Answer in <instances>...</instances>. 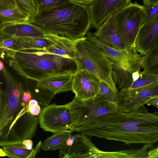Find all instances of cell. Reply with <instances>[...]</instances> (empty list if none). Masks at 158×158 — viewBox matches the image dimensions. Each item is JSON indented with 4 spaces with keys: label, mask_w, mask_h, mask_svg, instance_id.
Returning <instances> with one entry per match:
<instances>
[{
    "label": "cell",
    "mask_w": 158,
    "mask_h": 158,
    "mask_svg": "<svg viewBox=\"0 0 158 158\" xmlns=\"http://www.w3.org/2000/svg\"><path fill=\"white\" fill-rule=\"evenodd\" d=\"M100 81L87 70H77L73 75L72 91L81 100L94 99L100 93Z\"/></svg>",
    "instance_id": "obj_11"
},
{
    "label": "cell",
    "mask_w": 158,
    "mask_h": 158,
    "mask_svg": "<svg viewBox=\"0 0 158 158\" xmlns=\"http://www.w3.org/2000/svg\"><path fill=\"white\" fill-rule=\"evenodd\" d=\"M31 17L18 6L12 9L0 10V23H29Z\"/></svg>",
    "instance_id": "obj_23"
},
{
    "label": "cell",
    "mask_w": 158,
    "mask_h": 158,
    "mask_svg": "<svg viewBox=\"0 0 158 158\" xmlns=\"http://www.w3.org/2000/svg\"><path fill=\"white\" fill-rule=\"evenodd\" d=\"M77 40L59 36L54 44L44 50L55 54L74 60L75 44Z\"/></svg>",
    "instance_id": "obj_21"
},
{
    "label": "cell",
    "mask_w": 158,
    "mask_h": 158,
    "mask_svg": "<svg viewBox=\"0 0 158 158\" xmlns=\"http://www.w3.org/2000/svg\"><path fill=\"white\" fill-rule=\"evenodd\" d=\"M3 26L0 23V29Z\"/></svg>",
    "instance_id": "obj_46"
},
{
    "label": "cell",
    "mask_w": 158,
    "mask_h": 158,
    "mask_svg": "<svg viewBox=\"0 0 158 158\" xmlns=\"http://www.w3.org/2000/svg\"><path fill=\"white\" fill-rule=\"evenodd\" d=\"M158 97V85L140 91L123 102L126 112L132 111L144 105L151 99Z\"/></svg>",
    "instance_id": "obj_19"
},
{
    "label": "cell",
    "mask_w": 158,
    "mask_h": 158,
    "mask_svg": "<svg viewBox=\"0 0 158 158\" xmlns=\"http://www.w3.org/2000/svg\"><path fill=\"white\" fill-rule=\"evenodd\" d=\"M59 36L48 34L46 38L19 37L15 38L23 49H40L45 50L54 44Z\"/></svg>",
    "instance_id": "obj_22"
},
{
    "label": "cell",
    "mask_w": 158,
    "mask_h": 158,
    "mask_svg": "<svg viewBox=\"0 0 158 158\" xmlns=\"http://www.w3.org/2000/svg\"><path fill=\"white\" fill-rule=\"evenodd\" d=\"M144 5L149 6L152 5L158 4V0H143Z\"/></svg>",
    "instance_id": "obj_40"
},
{
    "label": "cell",
    "mask_w": 158,
    "mask_h": 158,
    "mask_svg": "<svg viewBox=\"0 0 158 158\" xmlns=\"http://www.w3.org/2000/svg\"><path fill=\"white\" fill-rule=\"evenodd\" d=\"M23 49L15 38H6L0 49V58H10L17 51Z\"/></svg>",
    "instance_id": "obj_28"
},
{
    "label": "cell",
    "mask_w": 158,
    "mask_h": 158,
    "mask_svg": "<svg viewBox=\"0 0 158 158\" xmlns=\"http://www.w3.org/2000/svg\"><path fill=\"white\" fill-rule=\"evenodd\" d=\"M144 6L147 15L145 23L150 22L158 17V4L149 6Z\"/></svg>",
    "instance_id": "obj_31"
},
{
    "label": "cell",
    "mask_w": 158,
    "mask_h": 158,
    "mask_svg": "<svg viewBox=\"0 0 158 158\" xmlns=\"http://www.w3.org/2000/svg\"><path fill=\"white\" fill-rule=\"evenodd\" d=\"M27 87V91L31 94L32 98L36 100L42 108L48 105L55 94L50 91L40 86L37 81Z\"/></svg>",
    "instance_id": "obj_24"
},
{
    "label": "cell",
    "mask_w": 158,
    "mask_h": 158,
    "mask_svg": "<svg viewBox=\"0 0 158 158\" xmlns=\"http://www.w3.org/2000/svg\"><path fill=\"white\" fill-rule=\"evenodd\" d=\"M40 127L44 131L56 133L74 131L75 127L69 108L65 104L48 105L41 110L39 114Z\"/></svg>",
    "instance_id": "obj_8"
},
{
    "label": "cell",
    "mask_w": 158,
    "mask_h": 158,
    "mask_svg": "<svg viewBox=\"0 0 158 158\" xmlns=\"http://www.w3.org/2000/svg\"><path fill=\"white\" fill-rule=\"evenodd\" d=\"M6 155L4 152L3 149L0 148V157L5 156Z\"/></svg>",
    "instance_id": "obj_44"
},
{
    "label": "cell",
    "mask_w": 158,
    "mask_h": 158,
    "mask_svg": "<svg viewBox=\"0 0 158 158\" xmlns=\"http://www.w3.org/2000/svg\"><path fill=\"white\" fill-rule=\"evenodd\" d=\"M74 131L126 144H153L158 141V112L150 113L144 105L131 112L115 111Z\"/></svg>",
    "instance_id": "obj_1"
},
{
    "label": "cell",
    "mask_w": 158,
    "mask_h": 158,
    "mask_svg": "<svg viewBox=\"0 0 158 158\" xmlns=\"http://www.w3.org/2000/svg\"><path fill=\"white\" fill-rule=\"evenodd\" d=\"M33 142L31 139L24 140L22 142V145L29 150L32 148Z\"/></svg>",
    "instance_id": "obj_38"
},
{
    "label": "cell",
    "mask_w": 158,
    "mask_h": 158,
    "mask_svg": "<svg viewBox=\"0 0 158 158\" xmlns=\"http://www.w3.org/2000/svg\"><path fill=\"white\" fill-rule=\"evenodd\" d=\"M4 66V64L1 61H0V71L3 69Z\"/></svg>",
    "instance_id": "obj_45"
},
{
    "label": "cell",
    "mask_w": 158,
    "mask_h": 158,
    "mask_svg": "<svg viewBox=\"0 0 158 158\" xmlns=\"http://www.w3.org/2000/svg\"><path fill=\"white\" fill-rule=\"evenodd\" d=\"M65 105L70 110L75 128L116 111L109 107L104 97L100 93L92 100H81L75 97L71 102Z\"/></svg>",
    "instance_id": "obj_7"
},
{
    "label": "cell",
    "mask_w": 158,
    "mask_h": 158,
    "mask_svg": "<svg viewBox=\"0 0 158 158\" xmlns=\"http://www.w3.org/2000/svg\"><path fill=\"white\" fill-rule=\"evenodd\" d=\"M113 15L117 33L127 51L137 54L135 48L136 38L145 23L147 17L144 6L136 1L130 2Z\"/></svg>",
    "instance_id": "obj_6"
},
{
    "label": "cell",
    "mask_w": 158,
    "mask_h": 158,
    "mask_svg": "<svg viewBox=\"0 0 158 158\" xmlns=\"http://www.w3.org/2000/svg\"><path fill=\"white\" fill-rule=\"evenodd\" d=\"M2 89L0 84V119L2 109Z\"/></svg>",
    "instance_id": "obj_42"
},
{
    "label": "cell",
    "mask_w": 158,
    "mask_h": 158,
    "mask_svg": "<svg viewBox=\"0 0 158 158\" xmlns=\"http://www.w3.org/2000/svg\"><path fill=\"white\" fill-rule=\"evenodd\" d=\"M33 149L29 150L19 144L3 146V150L6 156L13 158H31Z\"/></svg>",
    "instance_id": "obj_27"
},
{
    "label": "cell",
    "mask_w": 158,
    "mask_h": 158,
    "mask_svg": "<svg viewBox=\"0 0 158 158\" xmlns=\"http://www.w3.org/2000/svg\"><path fill=\"white\" fill-rule=\"evenodd\" d=\"M86 35V39L102 50L113 64L124 70L133 72L140 70L143 56L138 53H131L108 45L99 40L93 33L89 31Z\"/></svg>",
    "instance_id": "obj_9"
},
{
    "label": "cell",
    "mask_w": 158,
    "mask_h": 158,
    "mask_svg": "<svg viewBox=\"0 0 158 158\" xmlns=\"http://www.w3.org/2000/svg\"><path fill=\"white\" fill-rule=\"evenodd\" d=\"M28 110L33 115L37 116L39 115L41 108L38 102L34 99H31L28 104Z\"/></svg>",
    "instance_id": "obj_32"
},
{
    "label": "cell",
    "mask_w": 158,
    "mask_h": 158,
    "mask_svg": "<svg viewBox=\"0 0 158 158\" xmlns=\"http://www.w3.org/2000/svg\"><path fill=\"white\" fill-rule=\"evenodd\" d=\"M158 44V17L145 23L136 38L135 48L140 55H146L155 46Z\"/></svg>",
    "instance_id": "obj_14"
},
{
    "label": "cell",
    "mask_w": 158,
    "mask_h": 158,
    "mask_svg": "<svg viewBox=\"0 0 158 158\" xmlns=\"http://www.w3.org/2000/svg\"><path fill=\"white\" fill-rule=\"evenodd\" d=\"M70 2L84 6H87L93 2L95 0H68Z\"/></svg>",
    "instance_id": "obj_35"
},
{
    "label": "cell",
    "mask_w": 158,
    "mask_h": 158,
    "mask_svg": "<svg viewBox=\"0 0 158 158\" xmlns=\"http://www.w3.org/2000/svg\"><path fill=\"white\" fill-rule=\"evenodd\" d=\"M157 85H158V76L141 71L138 78L133 79L131 77V79L120 89L123 103L131 95Z\"/></svg>",
    "instance_id": "obj_16"
},
{
    "label": "cell",
    "mask_w": 158,
    "mask_h": 158,
    "mask_svg": "<svg viewBox=\"0 0 158 158\" xmlns=\"http://www.w3.org/2000/svg\"><path fill=\"white\" fill-rule=\"evenodd\" d=\"M22 99L23 102L26 104H28L32 99V96L28 91H25L23 94Z\"/></svg>",
    "instance_id": "obj_36"
},
{
    "label": "cell",
    "mask_w": 158,
    "mask_h": 158,
    "mask_svg": "<svg viewBox=\"0 0 158 158\" xmlns=\"http://www.w3.org/2000/svg\"><path fill=\"white\" fill-rule=\"evenodd\" d=\"M141 67L143 73L158 76V44L144 55Z\"/></svg>",
    "instance_id": "obj_26"
},
{
    "label": "cell",
    "mask_w": 158,
    "mask_h": 158,
    "mask_svg": "<svg viewBox=\"0 0 158 158\" xmlns=\"http://www.w3.org/2000/svg\"><path fill=\"white\" fill-rule=\"evenodd\" d=\"M73 75H56L37 81L40 86L55 95L57 93L72 90Z\"/></svg>",
    "instance_id": "obj_18"
},
{
    "label": "cell",
    "mask_w": 158,
    "mask_h": 158,
    "mask_svg": "<svg viewBox=\"0 0 158 158\" xmlns=\"http://www.w3.org/2000/svg\"><path fill=\"white\" fill-rule=\"evenodd\" d=\"M37 10L56 6L68 1V0H34Z\"/></svg>",
    "instance_id": "obj_30"
},
{
    "label": "cell",
    "mask_w": 158,
    "mask_h": 158,
    "mask_svg": "<svg viewBox=\"0 0 158 158\" xmlns=\"http://www.w3.org/2000/svg\"><path fill=\"white\" fill-rule=\"evenodd\" d=\"M75 48L78 70H87L112 89L118 90L112 76L113 63L102 50L85 36L76 41Z\"/></svg>",
    "instance_id": "obj_5"
},
{
    "label": "cell",
    "mask_w": 158,
    "mask_h": 158,
    "mask_svg": "<svg viewBox=\"0 0 158 158\" xmlns=\"http://www.w3.org/2000/svg\"><path fill=\"white\" fill-rule=\"evenodd\" d=\"M28 104L15 119L3 147L13 144H22L24 140L31 139L35 135L39 119L29 112Z\"/></svg>",
    "instance_id": "obj_10"
},
{
    "label": "cell",
    "mask_w": 158,
    "mask_h": 158,
    "mask_svg": "<svg viewBox=\"0 0 158 158\" xmlns=\"http://www.w3.org/2000/svg\"><path fill=\"white\" fill-rule=\"evenodd\" d=\"M97 148L87 136L82 133L77 134L71 145H65L60 150L59 157L94 158Z\"/></svg>",
    "instance_id": "obj_13"
},
{
    "label": "cell",
    "mask_w": 158,
    "mask_h": 158,
    "mask_svg": "<svg viewBox=\"0 0 158 158\" xmlns=\"http://www.w3.org/2000/svg\"><path fill=\"white\" fill-rule=\"evenodd\" d=\"M42 143L41 141L37 144L35 148L33 149V151L31 156V158H35L36 155L39 152Z\"/></svg>",
    "instance_id": "obj_37"
},
{
    "label": "cell",
    "mask_w": 158,
    "mask_h": 158,
    "mask_svg": "<svg viewBox=\"0 0 158 158\" xmlns=\"http://www.w3.org/2000/svg\"><path fill=\"white\" fill-rule=\"evenodd\" d=\"M77 135V134L72 136L70 137L67 140L66 145L70 146L71 145L75 139H76Z\"/></svg>",
    "instance_id": "obj_41"
},
{
    "label": "cell",
    "mask_w": 158,
    "mask_h": 158,
    "mask_svg": "<svg viewBox=\"0 0 158 158\" xmlns=\"http://www.w3.org/2000/svg\"><path fill=\"white\" fill-rule=\"evenodd\" d=\"M0 31L6 38L19 37L46 38V34L29 23H11L4 24Z\"/></svg>",
    "instance_id": "obj_15"
},
{
    "label": "cell",
    "mask_w": 158,
    "mask_h": 158,
    "mask_svg": "<svg viewBox=\"0 0 158 158\" xmlns=\"http://www.w3.org/2000/svg\"><path fill=\"white\" fill-rule=\"evenodd\" d=\"M145 104L147 106H153L158 108V97L153 98L147 102Z\"/></svg>",
    "instance_id": "obj_39"
},
{
    "label": "cell",
    "mask_w": 158,
    "mask_h": 158,
    "mask_svg": "<svg viewBox=\"0 0 158 158\" xmlns=\"http://www.w3.org/2000/svg\"><path fill=\"white\" fill-rule=\"evenodd\" d=\"M146 158H158V147H156L149 150Z\"/></svg>",
    "instance_id": "obj_34"
},
{
    "label": "cell",
    "mask_w": 158,
    "mask_h": 158,
    "mask_svg": "<svg viewBox=\"0 0 158 158\" xmlns=\"http://www.w3.org/2000/svg\"><path fill=\"white\" fill-rule=\"evenodd\" d=\"M17 6L15 0H0V10L12 9Z\"/></svg>",
    "instance_id": "obj_33"
},
{
    "label": "cell",
    "mask_w": 158,
    "mask_h": 158,
    "mask_svg": "<svg viewBox=\"0 0 158 158\" xmlns=\"http://www.w3.org/2000/svg\"><path fill=\"white\" fill-rule=\"evenodd\" d=\"M29 23L46 34L76 40L85 37L91 27L88 6L69 1L37 10Z\"/></svg>",
    "instance_id": "obj_2"
},
{
    "label": "cell",
    "mask_w": 158,
    "mask_h": 158,
    "mask_svg": "<svg viewBox=\"0 0 158 158\" xmlns=\"http://www.w3.org/2000/svg\"><path fill=\"white\" fill-rule=\"evenodd\" d=\"M17 5L28 14L31 19L37 11V9L34 0H15Z\"/></svg>",
    "instance_id": "obj_29"
},
{
    "label": "cell",
    "mask_w": 158,
    "mask_h": 158,
    "mask_svg": "<svg viewBox=\"0 0 158 158\" xmlns=\"http://www.w3.org/2000/svg\"><path fill=\"white\" fill-rule=\"evenodd\" d=\"M6 38V37L0 31V49L3 42Z\"/></svg>",
    "instance_id": "obj_43"
},
{
    "label": "cell",
    "mask_w": 158,
    "mask_h": 158,
    "mask_svg": "<svg viewBox=\"0 0 158 158\" xmlns=\"http://www.w3.org/2000/svg\"><path fill=\"white\" fill-rule=\"evenodd\" d=\"M131 0H95L88 6L91 27L98 29L110 16L128 5Z\"/></svg>",
    "instance_id": "obj_12"
},
{
    "label": "cell",
    "mask_w": 158,
    "mask_h": 158,
    "mask_svg": "<svg viewBox=\"0 0 158 158\" xmlns=\"http://www.w3.org/2000/svg\"><path fill=\"white\" fill-rule=\"evenodd\" d=\"M71 136L70 133L67 132L54 133L42 143V149L44 151L60 149L65 146L67 140Z\"/></svg>",
    "instance_id": "obj_25"
},
{
    "label": "cell",
    "mask_w": 158,
    "mask_h": 158,
    "mask_svg": "<svg viewBox=\"0 0 158 158\" xmlns=\"http://www.w3.org/2000/svg\"><path fill=\"white\" fill-rule=\"evenodd\" d=\"M93 34L102 42L119 50L130 53L117 33L113 15L108 17Z\"/></svg>",
    "instance_id": "obj_17"
},
{
    "label": "cell",
    "mask_w": 158,
    "mask_h": 158,
    "mask_svg": "<svg viewBox=\"0 0 158 158\" xmlns=\"http://www.w3.org/2000/svg\"><path fill=\"white\" fill-rule=\"evenodd\" d=\"M8 60L10 66L19 75L37 81L56 75H73L78 70L74 59L43 49L17 51Z\"/></svg>",
    "instance_id": "obj_3"
},
{
    "label": "cell",
    "mask_w": 158,
    "mask_h": 158,
    "mask_svg": "<svg viewBox=\"0 0 158 158\" xmlns=\"http://www.w3.org/2000/svg\"><path fill=\"white\" fill-rule=\"evenodd\" d=\"M100 93L104 97L108 106L111 109L116 111L126 112L123 106L120 91L111 88L106 84L101 81Z\"/></svg>",
    "instance_id": "obj_20"
},
{
    "label": "cell",
    "mask_w": 158,
    "mask_h": 158,
    "mask_svg": "<svg viewBox=\"0 0 158 158\" xmlns=\"http://www.w3.org/2000/svg\"><path fill=\"white\" fill-rule=\"evenodd\" d=\"M0 73L4 85L0 119V146L2 147L16 118L27 104L22 101L25 91L22 85L5 65Z\"/></svg>",
    "instance_id": "obj_4"
}]
</instances>
